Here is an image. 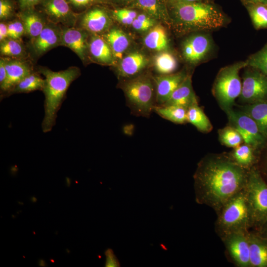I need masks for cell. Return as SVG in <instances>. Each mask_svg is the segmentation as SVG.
Masks as SVG:
<instances>
[{
	"instance_id": "obj_50",
	"label": "cell",
	"mask_w": 267,
	"mask_h": 267,
	"mask_svg": "<svg viewBox=\"0 0 267 267\" xmlns=\"http://www.w3.org/2000/svg\"><path fill=\"white\" fill-rule=\"evenodd\" d=\"M32 201L33 202H36V201H37V199H36L35 197H33V198H32Z\"/></svg>"
},
{
	"instance_id": "obj_16",
	"label": "cell",
	"mask_w": 267,
	"mask_h": 267,
	"mask_svg": "<svg viewBox=\"0 0 267 267\" xmlns=\"http://www.w3.org/2000/svg\"><path fill=\"white\" fill-rule=\"evenodd\" d=\"M130 6L140 9L157 21L172 26L171 18L165 0H134Z\"/></svg>"
},
{
	"instance_id": "obj_25",
	"label": "cell",
	"mask_w": 267,
	"mask_h": 267,
	"mask_svg": "<svg viewBox=\"0 0 267 267\" xmlns=\"http://www.w3.org/2000/svg\"><path fill=\"white\" fill-rule=\"evenodd\" d=\"M241 110L254 120L264 137H267V99L249 104Z\"/></svg>"
},
{
	"instance_id": "obj_17",
	"label": "cell",
	"mask_w": 267,
	"mask_h": 267,
	"mask_svg": "<svg viewBox=\"0 0 267 267\" xmlns=\"http://www.w3.org/2000/svg\"><path fill=\"white\" fill-rule=\"evenodd\" d=\"M250 267H267V239L258 231H249Z\"/></svg>"
},
{
	"instance_id": "obj_36",
	"label": "cell",
	"mask_w": 267,
	"mask_h": 267,
	"mask_svg": "<svg viewBox=\"0 0 267 267\" xmlns=\"http://www.w3.org/2000/svg\"><path fill=\"white\" fill-rule=\"evenodd\" d=\"M17 40L9 38L0 42L1 54L8 56L22 55L24 52V48Z\"/></svg>"
},
{
	"instance_id": "obj_13",
	"label": "cell",
	"mask_w": 267,
	"mask_h": 267,
	"mask_svg": "<svg viewBox=\"0 0 267 267\" xmlns=\"http://www.w3.org/2000/svg\"><path fill=\"white\" fill-rule=\"evenodd\" d=\"M148 60L142 52L134 51L123 57L117 67L119 76L126 80L138 76L146 68Z\"/></svg>"
},
{
	"instance_id": "obj_35",
	"label": "cell",
	"mask_w": 267,
	"mask_h": 267,
	"mask_svg": "<svg viewBox=\"0 0 267 267\" xmlns=\"http://www.w3.org/2000/svg\"><path fill=\"white\" fill-rule=\"evenodd\" d=\"M157 21L152 17L143 12L138 14L131 26L138 32L147 33L157 24Z\"/></svg>"
},
{
	"instance_id": "obj_31",
	"label": "cell",
	"mask_w": 267,
	"mask_h": 267,
	"mask_svg": "<svg viewBox=\"0 0 267 267\" xmlns=\"http://www.w3.org/2000/svg\"><path fill=\"white\" fill-rule=\"evenodd\" d=\"M25 32L33 40L37 38L45 26L41 17L36 13L28 12L21 16Z\"/></svg>"
},
{
	"instance_id": "obj_46",
	"label": "cell",
	"mask_w": 267,
	"mask_h": 267,
	"mask_svg": "<svg viewBox=\"0 0 267 267\" xmlns=\"http://www.w3.org/2000/svg\"><path fill=\"white\" fill-rule=\"evenodd\" d=\"M262 236L267 239V222L259 230H257Z\"/></svg>"
},
{
	"instance_id": "obj_26",
	"label": "cell",
	"mask_w": 267,
	"mask_h": 267,
	"mask_svg": "<svg viewBox=\"0 0 267 267\" xmlns=\"http://www.w3.org/2000/svg\"><path fill=\"white\" fill-rule=\"evenodd\" d=\"M154 111L161 117L176 124L187 122V109L177 105H156Z\"/></svg>"
},
{
	"instance_id": "obj_43",
	"label": "cell",
	"mask_w": 267,
	"mask_h": 267,
	"mask_svg": "<svg viewBox=\"0 0 267 267\" xmlns=\"http://www.w3.org/2000/svg\"><path fill=\"white\" fill-rule=\"evenodd\" d=\"M41 0H19L20 6L23 8H29L39 3Z\"/></svg>"
},
{
	"instance_id": "obj_47",
	"label": "cell",
	"mask_w": 267,
	"mask_h": 267,
	"mask_svg": "<svg viewBox=\"0 0 267 267\" xmlns=\"http://www.w3.org/2000/svg\"><path fill=\"white\" fill-rule=\"evenodd\" d=\"M170 2H191L201 1L202 0H169Z\"/></svg>"
},
{
	"instance_id": "obj_27",
	"label": "cell",
	"mask_w": 267,
	"mask_h": 267,
	"mask_svg": "<svg viewBox=\"0 0 267 267\" xmlns=\"http://www.w3.org/2000/svg\"><path fill=\"white\" fill-rule=\"evenodd\" d=\"M44 79L33 72L20 81L8 94L28 93L37 90H43Z\"/></svg>"
},
{
	"instance_id": "obj_1",
	"label": "cell",
	"mask_w": 267,
	"mask_h": 267,
	"mask_svg": "<svg viewBox=\"0 0 267 267\" xmlns=\"http://www.w3.org/2000/svg\"><path fill=\"white\" fill-rule=\"evenodd\" d=\"M249 170L226 156L203 159L194 175L196 202L211 207L217 214L228 200L246 187Z\"/></svg>"
},
{
	"instance_id": "obj_4",
	"label": "cell",
	"mask_w": 267,
	"mask_h": 267,
	"mask_svg": "<svg viewBox=\"0 0 267 267\" xmlns=\"http://www.w3.org/2000/svg\"><path fill=\"white\" fill-rule=\"evenodd\" d=\"M217 216L215 229L221 238L232 232L249 231L252 223L246 187L228 200Z\"/></svg>"
},
{
	"instance_id": "obj_40",
	"label": "cell",
	"mask_w": 267,
	"mask_h": 267,
	"mask_svg": "<svg viewBox=\"0 0 267 267\" xmlns=\"http://www.w3.org/2000/svg\"><path fill=\"white\" fill-rule=\"evenodd\" d=\"M106 256V267H119V263L112 250L108 249L105 252Z\"/></svg>"
},
{
	"instance_id": "obj_48",
	"label": "cell",
	"mask_w": 267,
	"mask_h": 267,
	"mask_svg": "<svg viewBox=\"0 0 267 267\" xmlns=\"http://www.w3.org/2000/svg\"><path fill=\"white\" fill-rule=\"evenodd\" d=\"M39 265L40 266L44 267L45 266V262L43 260H40L39 261Z\"/></svg>"
},
{
	"instance_id": "obj_7",
	"label": "cell",
	"mask_w": 267,
	"mask_h": 267,
	"mask_svg": "<svg viewBox=\"0 0 267 267\" xmlns=\"http://www.w3.org/2000/svg\"><path fill=\"white\" fill-rule=\"evenodd\" d=\"M246 189L252 228L259 230L267 222V182L254 167L249 171Z\"/></svg>"
},
{
	"instance_id": "obj_9",
	"label": "cell",
	"mask_w": 267,
	"mask_h": 267,
	"mask_svg": "<svg viewBox=\"0 0 267 267\" xmlns=\"http://www.w3.org/2000/svg\"><path fill=\"white\" fill-rule=\"evenodd\" d=\"M248 67L243 75L240 100L251 104L267 99V76L257 69Z\"/></svg>"
},
{
	"instance_id": "obj_39",
	"label": "cell",
	"mask_w": 267,
	"mask_h": 267,
	"mask_svg": "<svg viewBox=\"0 0 267 267\" xmlns=\"http://www.w3.org/2000/svg\"><path fill=\"white\" fill-rule=\"evenodd\" d=\"M12 5L9 0H0V18L5 19L12 13Z\"/></svg>"
},
{
	"instance_id": "obj_3",
	"label": "cell",
	"mask_w": 267,
	"mask_h": 267,
	"mask_svg": "<svg viewBox=\"0 0 267 267\" xmlns=\"http://www.w3.org/2000/svg\"><path fill=\"white\" fill-rule=\"evenodd\" d=\"M40 72L44 77L42 90L44 95V114L42 122V130L44 133H47L50 132L55 125L58 112L65 100L69 87L79 77L81 73L76 67L56 72L42 68Z\"/></svg>"
},
{
	"instance_id": "obj_28",
	"label": "cell",
	"mask_w": 267,
	"mask_h": 267,
	"mask_svg": "<svg viewBox=\"0 0 267 267\" xmlns=\"http://www.w3.org/2000/svg\"><path fill=\"white\" fill-rule=\"evenodd\" d=\"M187 122L191 123L201 132H209L212 129L210 120L198 103L187 109Z\"/></svg>"
},
{
	"instance_id": "obj_22",
	"label": "cell",
	"mask_w": 267,
	"mask_h": 267,
	"mask_svg": "<svg viewBox=\"0 0 267 267\" xmlns=\"http://www.w3.org/2000/svg\"><path fill=\"white\" fill-rule=\"evenodd\" d=\"M104 39L109 45L115 59H121L131 44L128 35L122 30L113 28L104 35Z\"/></svg>"
},
{
	"instance_id": "obj_2",
	"label": "cell",
	"mask_w": 267,
	"mask_h": 267,
	"mask_svg": "<svg viewBox=\"0 0 267 267\" xmlns=\"http://www.w3.org/2000/svg\"><path fill=\"white\" fill-rule=\"evenodd\" d=\"M169 13L172 26L180 35L217 30L229 22L222 10L206 1L170 2Z\"/></svg>"
},
{
	"instance_id": "obj_37",
	"label": "cell",
	"mask_w": 267,
	"mask_h": 267,
	"mask_svg": "<svg viewBox=\"0 0 267 267\" xmlns=\"http://www.w3.org/2000/svg\"><path fill=\"white\" fill-rule=\"evenodd\" d=\"M138 14L136 11L128 8L117 9L112 12L113 17L117 21L123 25L130 26Z\"/></svg>"
},
{
	"instance_id": "obj_21",
	"label": "cell",
	"mask_w": 267,
	"mask_h": 267,
	"mask_svg": "<svg viewBox=\"0 0 267 267\" xmlns=\"http://www.w3.org/2000/svg\"><path fill=\"white\" fill-rule=\"evenodd\" d=\"M44 6L48 16L56 22H74L75 17L66 0H46Z\"/></svg>"
},
{
	"instance_id": "obj_44",
	"label": "cell",
	"mask_w": 267,
	"mask_h": 267,
	"mask_svg": "<svg viewBox=\"0 0 267 267\" xmlns=\"http://www.w3.org/2000/svg\"><path fill=\"white\" fill-rule=\"evenodd\" d=\"M8 37V28L7 25L1 22L0 23V42L4 41Z\"/></svg>"
},
{
	"instance_id": "obj_14",
	"label": "cell",
	"mask_w": 267,
	"mask_h": 267,
	"mask_svg": "<svg viewBox=\"0 0 267 267\" xmlns=\"http://www.w3.org/2000/svg\"><path fill=\"white\" fill-rule=\"evenodd\" d=\"M87 38L86 33L81 29L65 28L61 31V44L70 48L84 60L89 49Z\"/></svg>"
},
{
	"instance_id": "obj_33",
	"label": "cell",
	"mask_w": 267,
	"mask_h": 267,
	"mask_svg": "<svg viewBox=\"0 0 267 267\" xmlns=\"http://www.w3.org/2000/svg\"><path fill=\"white\" fill-rule=\"evenodd\" d=\"M247 67L257 69L267 76V43L246 60Z\"/></svg>"
},
{
	"instance_id": "obj_6",
	"label": "cell",
	"mask_w": 267,
	"mask_h": 267,
	"mask_svg": "<svg viewBox=\"0 0 267 267\" xmlns=\"http://www.w3.org/2000/svg\"><path fill=\"white\" fill-rule=\"evenodd\" d=\"M247 67L245 61H239L221 68L215 79L213 93L225 112L232 109L236 98L240 95L242 82L239 77L241 69Z\"/></svg>"
},
{
	"instance_id": "obj_18",
	"label": "cell",
	"mask_w": 267,
	"mask_h": 267,
	"mask_svg": "<svg viewBox=\"0 0 267 267\" xmlns=\"http://www.w3.org/2000/svg\"><path fill=\"white\" fill-rule=\"evenodd\" d=\"M6 79L0 87L2 93L6 94H8L20 81L33 72L28 65L18 60L6 59Z\"/></svg>"
},
{
	"instance_id": "obj_5",
	"label": "cell",
	"mask_w": 267,
	"mask_h": 267,
	"mask_svg": "<svg viewBox=\"0 0 267 267\" xmlns=\"http://www.w3.org/2000/svg\"><path fill=\"white\" fill-rule=\"evenodd\" d=\"M133 114L149 117L157 105L153 77L148 74L125 80L121 85Z\"/></svg>"
},
{
	"instance_id": "obj_19",
	"label": "cell",
	"mask_w": 267,
	"mask_h": 267,
	"mask_svg": "<svg viewBox=\"0 0 267 267\" xmlns=\"http://www.w3.org/2000/svg\"><path fill=\"white\" fill-rule=\"evenodd\" d=\"M61 31L53 24L45 25L42 31L33 40V47L37 55H42L61 44Z\"/></svg>"
},
{
	"instance_id": "obj_38",
	"label": "cell",
	"mask_w": 267,
	"mask_h": 267,
	"mask_svg": "<svg viewBox=\"0 0 267 267\" xmlns=\"http://www.w3.org/2000/svg\"><path fill=\"white\" fill-rule=\"evenodd\" d=\"M7 28L8 37L14 40L19 39L25 32L23 23L19 21L10 23Z\"/></svg>"
},
{
	"instance_id": "obj_49",
	"label": "cell",
	"mask_w": 267,
	"mask_h": 267,
	"mask_svg": "<svg viewBox=\"0 0 267 267\" xmlns=\"http://www.w3.org/2000/svg\"><path fill=\"white\" fill-rule=\"evenodd\" d=\"M121 2H132L134 0H119Z\"/></svg>"
},
{
	"instance_id": "obj_51",
	"label": "cell",
	"mask_w": 267,
	"mask_h": 267,
	"mask_svg": "<svg viewBox=\"0 0 267 267\" xmlns=\"http://www.w3.org/2000/svg\"><path fill=\"white\" fill-rule=\"evenodd\" d=\"M206 2H209V1L212 0H206Z\"/></svg>"
},
{
	"instance_id": "obj_20",
	"label": "cell",
	"mask_w": 267,
	"mask_h": 267,
	"mask_svg": "<svg viewBox=\"0 0 267 267\" xmlns=\"http://www.w3.org/2000/svg\"><path fill=\"white\" fill-rule=\"evenodd\" d=\"M197 103V98L193 89L191 75L188 74L183 82L162 105H177L188 109Z\"/></svg>"
},
{
	"instance_id": "obj_8",
	"label": "cell",
	"mask_w": 267,
	"mask_h": 267,
	"mask_svg": "<svg viewBox=\"0 0 267 267\" xmlns=\"http://www.w3.org/2000/svg\"><path fill=\"white\" fill-rule=\"evenodd\" d=\"M214 46V42L210 34L205 32H198L184 39L181 44V53L188 63L196 65L209 56Z\"/></svg>"
},
{
	"instance_id": "obj_32",
	"label": "cell",
	"mask_w": 267,
	"mask_h": 267,
	"mask_svg": "<svg viewBox=\"0 0 267 267\" xmlns=\"http://www.w3.org/2000/svg\"><path fill=\"white\" fill-rule=\"evenodd\" d=\"M230 158L237 164L248 170L253 167L255 162L252 148L246 144L235 147Z\"/></svg>"
},
{
	"instance_id": "obj_23",
	"label": "cell",
	"mask_w": 267,
	"mask_h": 267,
	"mask_svg": "<svg viewBox=\"0 0 267 267\" xmlns=\"http://www.w3.org/2000/svg\"><path fill=\"white\" fill-rule=\"evenodd\" d=\"M89 50L92 57L104 64L114 63L115 58L112 50L105 40L98 35H93L89 43Z\"/></svg>"
},
{
	"instance_id": "obj_30",
	"label": "cell",
	"mask_w": 267,
	"mask_h": 267,
	"mask_svg": "<svg viewBox=\"0 0 267 267\" xmlns=\"http://www.w3.org/2000/svg\"><path fill=\"white\" fill-rule=\"evenodd\" d=\"M254 27L256 30L267 29V5L259 3H244Z\"/></svg>"
},
{
	"instance_id": "obj_29",
	"label": "cell",
	"mask_w": 267,
	"mask_h": 267,
	"mask_svg": "<svg viewBox=\"0 0 267 267\" xmlns=\"http://www.w3.org/2000/svg\"><path fill=\"white\" fill-rule=\"evenodd\" d=\"M154 64L160 75L173 73L178 67V61L173 54L167 51L159 52L154 57Z\"/></svg>"
},
{
	"instance_id": "obj_11",
	"label": "cell",
	"mask_w": 267,
	"mask_h": 267,
	"mask_svg": "<svg viewBox=\"0 0 267 267\" xmlns=\"http://www.w3.org/2000/svg\"><path fill=\"white\" fill-rule=\"evenodd\" d=\"M248 232H232L221 238L229 258L238 267H250Z\"/></svg>"
},
{
	"instance_id": "obj_10",
	"label": "cell",
	"mask_w": 267,
	"mask_h": 267,
	"mask_svg": "<svg viewBox=\"0 0 267 267\" xmlns=\"http://www.w3.org/2000/svg\"><path fill=\"white\" fill-rule=\"evenodd\" d=\"M226 112L231 127L238 132L245 144L257 148L262 143L264 137L250 116L242 110L232 108Z\"/></svg>"
},
{
	"instance_id": "obj_42",
	"label": "cell",
	"mask_w": 267,
	"mask_h": 267,
	"mask_svg": "<svg viewBox=\"0 0 267 267\" xmlns=\"http://www.w3.org/2000/svg\"><path fill=\"white\" fill-rule=\"evenodd\" d=\"M6 77V59L0 60V87L4 84Z\"/></svg>"
},
{
	"instance_id": "obj_34",
	"label": "cell",
	"mask_w": 267,
	"mask_h": 267,
	"mask_svg": "<svg viewBox=\"0 0 267 267\" xmlns=\"http://www.w3.org/2000/svg\"><path fill=\"white\" fill-rule=\"evenodd\" d=\"M220 141L224 145L235 148L241 144L243 139L238 132L232 127H226L219 132Z\"/></svg>"
},
{
	"instance_id": "obj_41",
	"label": "cell",
	"mask_w": 267,
	"mask_h": 267,
	"mask_svg": "<svg viewBox=\"0 0 267 267\" xmlns=\"http://www.w3.org/2000/svg\"><path fill=\"white\" fill-rule=\"evenodd\" d=\"M74 6L78 7H85L95 3L102 2V0H68Z\"/></svg>"
},
{
	"instance_id": "obj_24",
	"label": "cell",
	"mask_w": 267,
	"mask_h": 267,
	"mask_svg": "<svg viewBox=\"0 0 267 267\" xmlns=\"http://www.w3.org/2000/svg\"><path fill=\"white\" fill-rule=\"evenodd\" d=\"M143 44L148 49L161 52L170 47L169 41L165 28L157 24L149 30L143 38Z\"/></svg>"
},
{
	"instance_id": "obj_15",
	"label": "cell",
	"mask_w": 267,
	"mask_h": 267,
	"mask_svg": "<svg viewBox=\"0 0 267 267\" xmlns=\"http://www.w3.org/2000/svg\"><path fill=\"white\" fill-rule=\"evenodd\" d=\"M81 23L84 29L96 34L107 31L111 25L112 20L104 9L94 7L83 15Z\"/></svg>"
},
{
	"instance_id": "obj_12",
	"label": "cell",
	"mask_w": 267,
	"mask_h": 267,
	"mask_svg": "<svg viewBox=\"0 0 267 267\" xmlns=\"http://www.w3.org/2000/svg\"><path fill=\"white\" fill-rule=\"evenodd\" d=\"M188 74L185 71L153 77L157 105L164 104L183 82Z\"/></svg>"
},
{
	"instance_id": "obj_45",
	"label": "cell",
	"mask_w": 267,
	"mask_h": 267,
	"mask_svg": "<svg viewBox=\"0 0 267 267\" xmlns=\"http://www.w3.org/2000/svg\"><path fill=\"white\" fill-rule=\"evenodd\" d=\"M244 3H259L267 5V0H242Z\"/></svg>"
}]
</instances>
